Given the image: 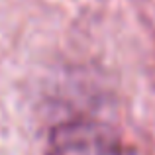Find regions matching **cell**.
Returning a JSON list of instances; mask_svg holds the SVG:
<instances>
[{
  "label": "cell",
  "mask_w": 155,
  "mask_h": 155,
  "mask_svg": "<svg viewBox=\"0 0 155 155\" xmlns=\"http://www.w3.org/2000/svg\"><path fill=\"white\" fill-rule=\"evenodd\" d=\"M47 155H120V141L102 122L79 118L53 128Z\"/></svg>",
  "instance_id": "6da1fadb"
}]
</instances>
